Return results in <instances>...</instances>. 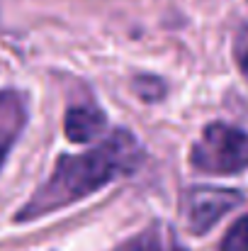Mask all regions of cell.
Listing matches in <instances>:
<instances>
[{"label": "cell", "mask_w": 248, "mask_h": 251, "mask_svg": "<svg viewBox=\"0 0 248 251\" xmlns=\"http://www.w3.org/2000/svg\"><path fill=\"white\" fill-rule=\"evenodd\" d=\"M222 251H248V215L236 220L222 239Z\"/></svg>", "instance_id": "52a82bcc"}, {"label": "cell", "mask_w": 248, "mask_h": 251, "mask_svg": "<svg viewBox=\"0 0 248 251\" xmlns=\"http://www.w3.org/2000/svg\"><path fill=\"white\" fill-rule=\"evenodd\" d=\"M244 71L248 74V54H246V59H244Z\"/></svg>", "instance_id": "9c48e42d"}, {"label": "cell", "mask_w": 248, "mask_h": 251, "mask_svg": "<svg viewBox=\"0 0 248 251\" xmlns=\"http://www.w3.org/2000/svg\"><path fill=\"white\" fill-rule=\"evenodd\" d=\"M144 161V149L127 129L112 132L102 144L78 156H61L49 180L17 212V222L44 217L97 193L119 176L132 173Z\"/></svg>", "instance_id": "6da1fadb"}, {"label": "cell", "mask_w": 248, "mask_h": 251, "mask_svg": "<svg viewBox=\"0 0 248 251\" xmlns=\"http://www.w3.org/2000/svg\"><path fill=\"white\" fill-rule=\"evenodd\" d=\"M24 122H27V110L22 95L15 90H0V168L15 139L20 137Z\"/></svg>", "instance_id": "277c9868"}, {"label": "cell", "mask_w": 248, "mask_h": 251, "mask_svg": "<svg viewBox=\"0 0 248 251\" xmlns=\"http://www.w3.org/2000/svg\"><path fill=\"white\" fill-rule=\"evenodd\" d=\"M241 202V193L217 185H197L185 193L182 210L192 234H207L229 210Z\"/></svg>", "instance_id": "3957f363"}, {"label": "cell", "mask_w": 248, "mask_h": 251, "mask_svg": "<svg viewBox=\"0 0 248 251\" xmlns=\"http://www.w3.org/2000/svg\"><path fill=\"white\" fill-rule=\"evenodd\" d=\"M117 251H185L182 247H178L173 239H165L161 234V229H146L144 234L129 239L124 247H119Z\"/></svg>", "instance_id": "8992f818"}, {"label": "cell", "mask_w": 248, "mask_h": 251, "mask_svg": "<svg viewBox=\"0 0 248 251\" xmlns=\"http://www.w3.org/2000/svg\"><path fill=\"white\" fill-rule=\"evenodd\" d=\"M134 90H136V95L141 98V100H146V102H156V100H161L165 95V85L161 78H154V76H139L136 81H134Z\"/></svg>", "instance_id": "ba28073f"}, {"label": "cell", "mask_w": 248, "mask_h": 251, "mask_svg": "<svg viewBox=\"0 0 248 251\" xmlns=\"http://www.w3.org/2000/svg\"><path fill=\"white\" fill-rule=\"evenodd\" d=\"M102 129H105V115H102V110H97L92 105H76L66 112L64 132L76 144L92 142Z\"/></svg>", "instance_id": "5b68a950"}, {"label": "cell", "mask_w": 248, "mask_h": 251, "mask_svg": "<svg viewBox=\"0 0 248 251\" xmlns=\"http://www.w3.org/2000/svg\"><path fill=\"white\" fill-rule=\"evenodd\" d=\"M192 166L212 176H231L248 168V132L226 122H212L202 129L190 151Z\"/></svg>", "instance_id": "7a4b0ae2"}]
</instances>
